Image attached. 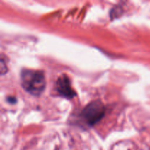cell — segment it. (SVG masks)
Segmentation results:
<instances>
[{"mask_svg": "<svg viewBox=\"0 0 150 150\" xmlns=\"http://www.w3.org/2000/svg\"><path fill=\"white\" fill-rule=\"evenodd\" d=\"M20 79L23 89L30 95L39 96L45 90L46 81L42 71L23 69L21 72Z\"/></svg>", "mask_w": 150, "mask_h": 150, "instance_id": "cell-1", "label": "cell"}, {"mask_svg": "<svg viewBox=\"0 0 150 150\" xmlns=\"http://www.w3.org/2000/svg\"><path fill=\"white\" fill-rule=\"evenodd\" d=\"M105 114V108L101 101L95 100L89 103L83 109L81 117L88 125L92 126L100 121Z\"/></svg>", "mask_w": 150, "mask_h": 150, "instance_id": "cell-2", "label": "cell"}, {"mask_svg": "<svg viewBox=\"0 0 150 150\" xmlns=\"http://www.w3.org/2000/svg\"><path fill=\"white\" fill-rule=\"evenodd\" d=\"M56 89L60 96L67 99H72L76 96V92L71 86L69 78L65 75L61 76L56 82Z\"/></svg>", "mask_w": 150, "mask_h": 150, "instance_id": "cell-3", "label": "cell"}, {"mask_svg": "<svg viewBox=\"0 0 150 150\" xmlns=\"http://www.w3.org/2000/svg\"><path fill=\"white\" fill-rule=\"evenodd\" d=\"M0 70H1V75L5 74L7 72V64L4 62V59L3 58V54H1V62H0Z\"/></svg>", "mask_w": 150, "mask_h": 150, "instance_id": "cell-4", "label": "cell"}, {"mask_svg": "<svg viewBox=\"0 0 150 150\" xmlns=\"http://www.w3.org/2000/svg\"><path fill=\"white\" fill-rule=\"evenodd\" d=\"M7 100L9 103H15L16 102V99L15 98H13V97H10V98H7Z\"/></svg>", "mask_w": 150, "mask_h": 150, "instance_id": "cell-5", "label": "cell"}]
</instances>
